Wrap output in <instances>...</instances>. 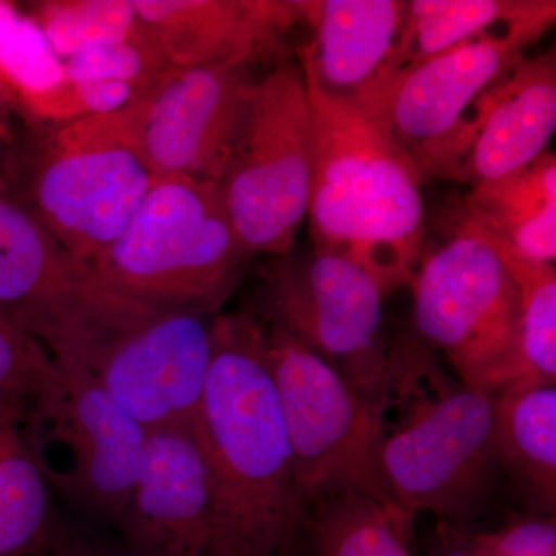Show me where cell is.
Listing matches in <instances>:
<instances>
[{
    "label": "cell",
    "instance_id": "obj_1",
    "mask_svg": "<svg viewBox=\"0 0 556 556\" xmlns=\"http://www.w3.org/2000/svg\"><path fill=\"white\" fill-rule=\"evenodd\" d=\"M208 471L207 556H280L295 548L302 507L291 445L266 362L265 325L217 314L195 424Z\"/></svg>",
    "mask_w": 556,
    "mask_h": 556
},
{
    "label": "cell",
    "instance_id": "obj_2",
    "mask_svg": "<svg viewBox=\"0 0 556 556\" xmlns=\"http://www.w3.org/2000/svg\"><path fill=\"white\" fill-rule=\"evenodd\" d=\"M303 76L313 118V249L357 263L386 294L409 283L426 249L422 174L371 116Z\"/></svg>",
    "mask_w": 556,
    "mask_h": 556
},
{
    "label": "cell",
    "instance_id": "obj_3",
    "mask_svg": "<svg viewBox=\"0 0 556 556\" xmlns=\"http://www.w3.org/2000/svg\"><path fill=\"white\" fill-rule=\"evenodd\" d=\"M422 339L401 332L388 346L397 422L386 431L380 468L394 503L409 515L430 511L466 522L484 514L496 485L493 393L453 382L430 354L420 379Z\"/></svg>",
    "mask_w": 556,
    "mask_h": 556
},
{
    "label": "cell",
    "instance_id": "obj_4",
    "mask_svg": "<svg viewBox=\"0 0 556 556\" xmlns=\"http://www.w3.org/2000/svg\"><path fill=\"white\" fill-rule=\"evenodd\" d=\"M249 257L217 182L159 178L129 226L86 268L150 308L215 316Z\"/></svg>",
    "mask_w": 556,
    "mask_h": 556
},
{
    "label": "cell",
    "instance_id": "obj_5",
    "mask_svg": "<svg viewBox=\"0 0 556 556\" xmlns=\"http://www.w3.org/2000/svg\"><path fill=\"white\" fill-rule=\"evenodd\" d=\"M265 351L291 445L302 514L336 493L358 492L394 503L380 468L388 405L268 325Z\"/></svg>",
    "mask_w": 556,
    "mask_h": 556
},
{
    "label": "cell",
    "instance_id": "obj_6",
    "mask_svg": "<svg viewBox=\"0 0 556 556\" xmlns=\"http://www.w3.org/2000/svg\"><path fill=\"white\" fill-rule=\"evenodd\" d=\"M409 285L416 334L464 386L493 393L517 380V283L473 219L463 214L452 237L422 254Z\"/></svg>",
    "mask_w": 556,
    "mask_h": 556
},
{
    "label": "cell",
    "instance_id": "obj_7",
    "mask_svg": "<svg viewBox=\"0 0 556 556\" xmlns=\"http://www.w3.org/2000/svg\"><path fill=\"white\" fill-rule=\"evenodd\" d=\"M313 118L299 61L278 62L258 80L247 123L218 181L249 255H287L308 214Z\"/></svg>",
    "mask_w": 556,
    "mask_h": 556
},
{
    "label": "cell",
    "instance_id": "obj_8",
    "mask_svg": "<svg viewBox=\"0 0 556 556\" xmlns=\"http://www.w3.org/2000/svg\"><path fill=\"white\" fill-rule=\"evenodd\" d=\"M156 175L130 144L116 113L61 124L31 179V214L87 265L129 226Z\"/></svg>",
    "mask_w": 556,
    "mask_h": 556
},
{
    "label": "cell",
    "instance_id": "obj_9",
    "mask_svg": "<svg viewBox=\"0 0 556 556\" xmlns=\"http://www.w3.org/2000/svg\"><path fill=\"white\" fill-rule=\"evenodd\" d=\"M268 327L287 332L369 397L390 404L383 291L368 270L331 252L280 255L262 292Z\"/></svg>",
    "mask_w": 556,
    "mask_h": 556
},
{
    "label": "cell",
    "instance_id": "obj_10",
    "mask_svg": "<svg viewBox=\"0 0 556 556\" xmlns=\"http://www.w3.org/2000/svg\"><path fill=\"white\" fill-rule=\"evenodd\" d=\"M556 21V2L417 65L388 83L362 112L407 153L426 178L437 177L445 153L485 91L527 58Z\"/></svg>",
    "mask_w": 556,
    "mask_h": 556
},
{
    "label": "cell",
    "instance_id": "obj_11",
    "mask_svg": "<svg viewBox=\"0 0 556 556\" xmlns=\"http://www.w3.org/2000/svg\"><path fill=\"white\" fill-rule=\"evenodd\" d=\"M54 364L56 379L25 433L35 448L65 450L67 464L50 485L90 518L116 529L148 463L149 431L89 371Z\"/></svg>",
    "mask_w": 556,
    "mask_h": 556
},
{
    "label": "cell",
    "instance_id": "obj_12",
    "mask_svg": "<svg viewBox=\"0 0 556 556\" xmlns=\"http://www.w3.org/2000/svg\"><path fill=\"white\" fill-rule=\"evenodd\" d=\"M215 316L137 303L76 367L148 431L195 426L211 372Z\"/></svg>",
    "mask_w": 556,
    "mask_h": 556
},
{
    "label": "cell",
    "instance_id": "obj_13",
    "mask_svg": "<svg viewBox=\"0 0 556 556\" xmlns=\"http://www.w3.org/2000/svg\"><path fill=\"white\" fill-rule=\"evenodd\" d=\"M257 84L251 64L170 68L115 113L156 178L218 185Z\"/></svg>",
    "mask_w": 556,
    "mask_h": 556
},
{
    "label": "cell",
    "instance_id": "obj_14",
    "mask_svg": "<svg viewBox=\"0 0 556 556\" xmlns=\"http://www.w3.org/2000/svg\"><path fill=\"white\" fill-rule=\"evenodd\" d=\"M556 129L555 49L526 58L482 94L457 130L437 178L481 182L506 177L547 152Z\"/></svg>",
    "mask_w": 556,
    "mask_h": 556
},
{
    "label": "cell",
    "instance_id": "obj_15",
    "mask_svg": "<svg viewBox=\"0 0 556 556\" xmlns=\"http://www.w3.org/2000/svg\"><path fill=\"white\" fill-rule=\"evenodd\" d=\"M116 529L134 556H207L211 485L195 426L149 431L148 463Z\"/></svg>",
    "mask_w": 556,
    "mask_h": 556
},
{
    "label": "cell",
    "instance_id": "obj_16",
    "mask_svg": "<svg viewBox=\"0 0 556 556\" xmlns=\"http://www.w3.org/2000/svg\"><path fill=\"white\" fill-rule=\"evenodd\" d=\"M172 68L254 64L280 49L300 21L298 2L131 0Z\"/></svg>",
    "mask_w": 556,
    "mask_h": 556
},
{
    "label": "cell",
    "instance_id": "obj_17",
    "mask_svg": "<svg viewBox=\"0 0 556 556\" xmlns=\"http://www.w3.org/2000/svg\"><path fill=\"white\" fill-rule=\"evenodd\" d=\"M311 40L303 73L328 97L362 109L382 86L407 21L405 0H299Z\"/></svg>",
    "mask_w": 556,
    "mask_h": 556
},
{
    "label": "cell",
    "instance_id": "obj_18",
    "mask_svg": "<svg viewBox=\"0 0 556 556\" xmlns=\"http://www.w3.org/2000/svg\"><path fill=\"white\" fill-rule=\"evenodd\" d=\"M493 444L497 466L530 508L541 517H555V386L511 382L493 391Z\"/></svg>",
    "mask_w": 556,
    "mask_h": 556
},
{
    "label": "cell",
    "instance_id": "obj_19",
    "mask_svg": "<svg viewBox=\"0 0 556 556\" xmlns=\"http://www.w3.org/2000/svg\"><path fill=\"white\" fill-rule=\"evenodd\" d=\"M463 214L522 257L556 258V159L544 152L506 177L471 188Z\"/></svg>",
    "mask_w": 556,
    "mask_h": 556
},
{
    "label": "cell",
    "instance_id": "obj_20",
    "mask_svg": "<svg viewBox=\"0 0 556 556\" xmlns=\"http://www.w3.org/2000/svg\"><path fill=\"white\" fill-rule=\"evenodd\" d=\"M413 519L397 504L336 493L305 508L298 544L311 556H413Z\"/></svg>",
    "mask_w": 556,
    "mask_h": 556
},
{
    "label": "cell",
    "instance_id": "obj_21",
    "mask_svg": "<svg viewBox=\"0 0 556 556\" xmlns=\"http://www.w3.org/2000/svg\"><path fill=\"white\" fill-rule=\"evenodd\" d=\"M78 263L28 208L0 199V313L24 328Z\"/></svg>",
    "mask_w": 556,
    "mask_h": 556
},
{
    "label": "cell",
    "instance_id": "obj_22",
    "mask_svg": "<svg viewBox=\"0 0 556 556\" xmlns=\"http://www.w3.org/2000/svg\"><path fill=\"white\" fill-rule=\"evenodd\" d=\"M547 0H412L393 61L375 100L391 80L468 40L536 13ZM364 105V108H367ZM362 108V109H364Z\"/></svg>",
    "mask_w": 556,
    "mask_h": 556
},
{
    "label": "cell",
    "instance_id": "obj_23",
    "mask_svg": "<svg viewBox=\"0 0 556 556\" xmlns=\"http://www.w3.org/2000/svg\"><path fill=\"white\" fill-rule=\"evenodd\" d=\"M0 84L31 118L75 121L64 61L31 16L0 0Z\"/></svg>",
    "mask_w": 556,
    "mask_h": 556
},
{
    "label": "cell",
    "instance_id": "obj_24",
    "mask_svg": "<svg viewBox=\"0 0 556 556\" xmlns=\"http://www.w3.org/2000/svg\"><path fill=\"white\" fill-rule=\"evenodd\" d=\"M50 486L24 426L0 416V556L49 551L56 532Z\"/></svg>",
    "mask_w": 556,
    "mask_h": 556
},
{
    "label": "cell",
    "instance_id": "obj_25",
    "mask_svg": "<svg viewBox=\"0 0 556 556\" xmlns=\"http://www.w3.org/2000/svg\"><path fill=\"white\" fill-rule=\"evenodd\" d=\"M475 223L482 230L489 243L495 248L497 255L503 260L508 273L517 283L519 295L518 378L515 382L555 386V266L552 263L522 257L503 240L490 233L484 226L479 225L478 222Z\"/></svg>",
    "mask_w": 556,
    "mask_h": 556
},
{
    "label": "cell",
    "instance_id": "obj_26",
    "mask_svg": "<svg viewBox=\"0 0 556 556\" xmlns=\"http://www.w3.org/2000/svg\"><path fill=\"white\" fill-rule=\"evenodd\" d=\"M30 16L62 61L146 31L131 0H47Z\"/></svg>",
    "mask_w": 556,
    "mask_h": 556
},
{
    "label": "cell",
    "instance_id": "obj_27",
    "mask_svg": "<svg viewBox=\"0 0 556 556\" xmlns=\"http://www.w3.org/2000/svg\"><path fill=\"white\" fill-rule=\"evenodd\" d=\"M64 68L68 83L94 84L135 102L172 67L144 31L137 38L75 54L64 61Z\"/></svg>",
    "mask_w": 556,
    "mask_h": 556
},
{
    "label": "cell",
    "instance_id": "obj_28",
    "mask_svg": "<svg viewBox=\"0 0 556 556\" xmlns=\"http://www.w3.org/2000/svg\"><path fill=\"white\" fill-rule=\"evenodd\" d=\"M56 375V364L42 343L0 313V416L27 426Z\"/></svg>",
    "mask_w": 556,
    "mask_h": 556
},
{
    "label": "cell",
    "instance_id": "obj_29",
    "mask_svg": "<svg viewBox=\"0 0 556 556\" xmlns=\"http://www.w3.org/2000/svg\"><path fill=\"white\" fill-rule=\"evenodd\" d=\"M475 556H556L555 517H529L471 535Z\"/></svg>",
    "mask_w": 556,
    "mask_h": 556
},
{
    "label": "cell",
    "instance_id": "obj_30",
    "mask_svg": "<svg viewBox=\"0 0 556 556\" xmlns=\"http://www.w3.org/2000/svg\"><path fill=\"white\" fill-rule=\"evenodd\" d=\"M49 551L56 556H134L126 547L102 546L101 543H91L86 538L64 535L60 530L54 533Z\"/></svg>",
    "mask_w": 556,
    "mask_h": 556
},
{
    "label": "cell",
    "instance_id": "obj_31",
    "mask_svg": "<svg viewBox=\"0 0 556 556\" xmlns=\"http://www.w3.org/2000/svg\"><path fill=\"white\" fill-rule=\"evenodd\" d=\"M434 556H475L471 536L466 533H450Z\"/></svg>",
    "mask_w": 556,
    "mask_h": 556
},
{
    "label": "cell",
    "instance_id": "obj_32",
    "mask_svg": "<svg viewBox=\"0 0 556 556\" xmlns=\"http://www.w3.org/2000/svg\"><path fill=\"white\" fill-rule=\"evenodd\" d=\"M11 104V100L7 90L3 89L2 84H0V134H2L3 124L7 121V112H9V105Z\"/></svg>",
    "mask_w": 556,
    "mask_h": 556
},
{
    "label": "cell",
    "instance_id": "obj_33",
    "mask_svg": "<svg viewBox=\"0 0 556 556\" xmlns=\"http://www.w3.org/2000/svg\"><path fill=\"white\" fill-rule=\"evenodd\" d=\"M280 556H298V555H295V548H288V551L281 552Z\"/></svg>",
    "mask_w": 556,
    "mask_h": 556
}]
</instances>
